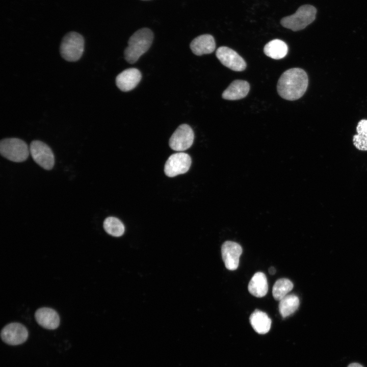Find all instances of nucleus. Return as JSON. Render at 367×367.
Here are the masks:
<instances>
[{
    "instance_id": "f257e3e1",
    "label": "nucleus",
    "mask_w": 367,
    "mask_h": 367,
    "mask_svg": "<svg viewBox=\"0 0 367 367\" xmlns=\"http://www.w3.org/2000/svg\"><path fill=\"white\" fill-rule=\"evenodd\" d=\"M308 78L306 72L299 68H293L284 71L279 77L277 90L282 98L295 100L301 98L306 92Z\"/></svg>"
},
{
    "instance_id": "f03ea898",
    "label": "nucleus",
    "mask_w": 367,
    "mask_h": 367,
    "mask_svg": "<svg viewBox=\"0 0 367 367\" xmlns=\"http://www.w3.org/2000/svg\"><path fill=\"white\" fill-rule=\"evenodd\" d=\"M153 39V34L148 28H142L135 32L130 37L124 50L126 61L130 64L136 63L150 48Z\"/></svg>"
},
{
    "instance_id": "b1692460",
    "label": "nucleus",
    "mask_w": 367,
    "mask_h": 367,
    "mask_svg": "<svg viewBox=\"0 0 367 367\" xmlns=\"http://www.w3.org/2000/svg\"><path fill=\"white\" fill-rule=\"evenodd\" d=\"M348 367H363L361 364L357 363V362H353L352 363H350Z\"/></svg>"
},
{
    "instance_id": "1a4fd4ad",
    "label": "nucleus",
    "mask_w": 367,
    "mask_h": 367,
    "mask_svg": "<svg viewBox=\"0 0 367 367\" xmlns=\"http://www.w3.org/2000/svg\"><path fill=\"white\" fill-rule=\"evenodd\" d=\"M29 335L27 328L22 324L13 322L6 325L1 330V337L6 344L16 346L23 344Z\"/></svg>"
},
{
    "instance_id": "dca6fc26",
    "label": "nucleus",
    "mask_w": 367,
    "mask_h": 367,
    "mask_svg": "<svg viewBox=\"0 0 367 367\" xmlns=\"http://www.w3.org/2000/svg\"><path fill=\"white\" fill-rule=\"evenodd\" d=\"M248 289L249 293L256 297H264L268 291V284L265 274L260 272L255 273L249 281Z\"/></svg>"
},
{
    "instance_id": "6ab92c4d",
    "label": "nucleus",
    "mask_w": 367,
    "mask_h": 367,
    "mask_svg": "<svg viewBox=\"0 0 367 367\" xmlns=\"http://www.w3.org/2000/svg\"><path fill=\"white\" fill-rule=\"evenodd\" d=\"M279 301V311L283 318L294 313L300 304L299 298L294 294L287 295Z\"/></svg>"
},
{
    "instance_id": "9d476101",
    "label": "nucleus",
    "mask_w": 367,
    "mask_h": 367,
    "mask_svg": "<svg viewBox=\"0 0 367 367\" xmlns=\"http://www.w3.org/2000/svg\"><path fill=\"white\" fill-rule=\"evenodd\" d=\"M216 56L225 66L235 71H242L246 68V63L243 58L232 49L226 47H219L216 50Z\"/></svg>"
},
{
    "instance_id": "412c9836",
    "label": "nucleus",
    "mask_w": 367,
    "mask_h": 367,
    "mask_svg": "<svg viewBox=\"0 0 367 367\" xmlns=\"http://www.w3.org/2000/svg\"><path fill=\"white\" fill-rule=\"evenodd\" d=\"M103 226L106 232L113 237H120L123 234L125 231L122 222L114 217L107 218L103 222Z\"/></svg>"
},
{
    "instance_id": "39448f33",
    "label": "nucleus",
    "mask_w": 367,
    "mask_h": 367,
    "mask_svg": "<svg viewBox=\"0 0 367 367\" xmlns=\"http://www.w3.org/2000/svg\"><path fill=\"white\" fill-rule=\"evenodd\" d=\"M84 49V39L78 33L70 32L62 39L60 51L62 58L70 62L78 60Z\"/></svg>"
},
{
    "instance_id": "6e6552de",
    "label": "nucleus",
    "mask_w": 367,
    "mask_h": 367,
    "mask_svg": "<svg viewBox=\"0 0 367 367\" xmlns=\"http://www.w3.org/2000/svg\"><path fill=\"white\" fill-rule=\"evenodd\" d=\"M194 133L192 128L187 124L180 125L171 136L169 144L170 148L177 151H185L192 145Z\"/></svg>"
},
{
    "instance_id": "4be33fe9",
    "label": "nucleus",
    "mask_w": 367,
    "mask_h": 367,
    "mask_svg": "<svg viewBox=\"0 0 367 367\" xmlns=\"http://www.w3.org/2000/svg\"><path fill=\"white\" fill-rule=\"evenodd\" d=\"M353 143L355 147L361 151H367V136L359 134L353 136Z\"/></svg>"
},
{
    "instance_id": "20e7f679",
    "label": "nucleus",
    "mask_w": 367,
    "mask_h": 367,
    "mask_svg": "<svg viewBox=\"0 0 367 367\" xmlns=\"http://www.w3.org/2000/svg\"><path fill=\"white\" fill-rule=\"evenodd\" d=\"M0 153L8 160L19 163L28 159L30 149L27 144L20 139L5 138L0 142Z\"/></svg>"
},
{
    "instance_id": "ddd939ff",
    "label": "nucleus",
    "mask_w": 367,
    "mask_h": 367,
    "mask_svg": "<svg viewBox=\"0 0 367 367\" xmlns=\"http://www.w3.org/2000/svg\"><path fill=\"white\" fill-rule=\"evenodd\" d=\"M35 318L40 326L46 329H56L60 325L58 313L51 308L42 307L38 309L35 313Z\"/></svg>"
},
{
    "instance_id": "9b49d317",
    "label": "nucleus",
    "mask_w": 367,
    "mask_h": 367,
    "mask_svg": "<svg viewBox=\"0 0 367 367\" xmlns=\"http://www.w3.org/2000/svg\"><path fill=\"white\" fill-rule=\"evenodd\" d=\"M242 253V247L238 243L227 241L221 247V254L225 267L229 270H236Z\"/></svg>"
},
{
    "instance_id": "5701e85b",
    "label": "nucleus",
    "mask_w": 367,
    "mask_h": 367,
    "mask_svg": "<svg viewBox=\"0 0 367 367\" xmlns=\"http://www.w3.org/2000/svg\"><path fill=\"white\" fill-rule=\"evenodd\" d=\"M356 132L357 134L367 136V120L362 119L358 122Z\"/></svg>"
},
{
    "instance_id": "f8f14e48",
    "label": "nucleus",
    "mask_w": 367,
    "mask_h": 367,
    "mask_svg": "<svg viewBox=\"0 0 367 367\" xmlns=\"http://www.w3.org/2000/svg\"><path fill=\"white\" fill-rule=\"evenodd\" d=\"M142 74L135 68H128L120 73L116 77V84L122 91L127 92L134 89L139 83Z\"/></svg>"
},
{
    "instance_id": "393cba45",
    "label": "nucleus",
    "mask_w": 367,
    "mask_h": 367,
    "mask_svg": "<svg viewBox=\"0 0 367 367\" xmlns=\"http://www.w3.org/2000/svg\"><path fill=\"white\" fill-rule=\"evenodd\" d=\"M269 272L270 274L273 275L276 272V269L273 267H271L269 269Z\"/></svg>"
},
{
    "instance_id": "a878e982",
    "label": "nucleus",
    "mask_w": 367,
    "mask_h": 367,
    "mask_svg": "<svg viewBox=\"0 0 367 367\" xmlns=\"http://www.w3.org/2000/svg\"><path fill=\"white\" fill-rule=\"evenodd\" d=\"M143 1H145V0H143Z\"/></svg>"
},
{
    "instance_id": "2eb2a0df",
    "label": "nucleus",
    "mask_w": 367,
    "mask_h": 367,
    "mask_svg": "<svg viewBox=\"0 0 367 367\" xmlns=\"http://www.w3.org/2000/svg\"><path fill=\"white\" fill-rule=\"evenodd\" d=\"M250 89L249 84L246 81L236 80L231 83L222 93L223 99L235 100L245 97Z\"/></svg>"
},
{
    "instance_id": "f3484780",
    "label": "nucleus",
    "mask_w": 367,
    "mask_h": 367,
    "mask_svg": "<svg viewBox=\"0 0 367 367\" xmlns=\"http://www.w3.org/2000/svg\"><path fill=\"white\" fill-rule=\"evenodd\" d=\"M253 329L259 334L267 333L270 329L271 320L268 314L258 309H255L249 318Z\"/></svg>"
},
{
    "instance_id": "a211bd4d",
    "label": "nucleus",
    "mask_w": 367,
    "mask_h": 367,
    "mask_svg": "<svg viewBox=\"0 0 367 367\" xmlns=\"http://www.w3.org/2000/svg\"><path fill=\"white\" fill-rule=\"evenodd\" d=\"M265 54L273 59L279 60L286 56L288 52V46L282 40L274 39L267 43L264 46Z\"/></svg>"
},
{
    "instance_id": "aec40b11",
    "label": "nucleus",
    "mask_w": 367,
    "mask_h": 367,
    "mask_svg": "<svg viewBox=\"0 0 367 367\" xmlns=\"http://www.w3.org/2000/svg\"><path fill=\"white\" fill-rule=\"evenodd\" d=\"M293 286L292 281L287 278L278 279L273 287V298L277 301L281 300L293 289Z\"/></svg>"
},
{
    "instance_id": "0eeeda50",
    "label": "nucleus",
    "mask_w": 367,
    "mask_h": 367,
    "mask_svg": "<svg viewBox=\"0 0 367 367\" xmlns=\"http://www.w3.org/2000/svg\"><path fill=\"white\" fill-rule=\"evenodd\" d=\"M192 163L190 155L185 152H177L171 155L164 166L165 174L170 177L186 173Z\"/></svg>"
},
{
    "instance_id": "4468645a",
    "label": "nucleus",
    "mask_w": 367,
    "mask_h": 367,
    "mask_svg": "<svg viewBox=\"0 0 367 367\" xmlns=\"http://www.w3.org/2000/svg\"><path fill=\"white\" fill-rule=\"evenodd\" d=\"M190 46L194 54L202 56L212 53L216 48V43L213 36L203 34L194 38L191 42Z\"/></svg>"
},
{
    "instance_id": "423d86ee",
    "label": "nucleus",
    "mask_w": 367,
    "mask_h": 367,
    "mask_svg": "<svg viewBox=\"0 0 367 367\" xmlns=\"http://www.w3.org/2000/svg\"><path fill=\"white\" fill-rule=\"evenodd\" d=\"M30 152L34 161L43 169L49 170L55 164V158L51 148L44 142L33 141L30 145Z\"/></svg>"
},
{
    "instance_id": "7ed1b4c3",
    "label": "nucleus",
    "mask_w": 367,
    "mask_h": 367,
    "mask_svg": "<svg viewBox=\"0 0 367 367\" xmlns=\"http://www.w3.org/2000/svg\"><path fill=\"white\" fill-rule=\"evenodd\" d=\"M316 8L312 5L300 6L293 15L282 18L280 23L283 27L298 31L304 29L316 18Z\"/></svg>"
}]
</instances>
